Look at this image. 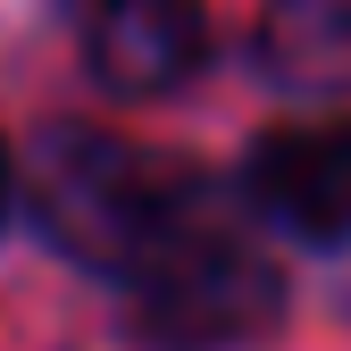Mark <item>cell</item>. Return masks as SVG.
<instances>
[{
    "label": "cell",
    "mask_w": 351,
    "mask_h": 351,
    "mask_svg": "<svg viewBox=\"0 0 351 351\" xmlns=\"http://www.w3.org/2000/svg\"><path fill=\"white\" fill-rule=\"evenodd\" d=\"M125 293H134V326L159 351H234L268 335L285 310V276L217 217H201L176 251H159Z\"/></svg>",
    "instance_id": "7a4b0ae2"
},
{
    "label": "cell",
    "mask_w": 351,
    "mask_h": 351,
    "mask_svg": "<svg viewBox=\"0 0 351 351\" xmlns=\"http://www.w3.org/2000/svg\"><path fill=\"white\" fill-rule=\"evenodd\" d=\"M9 193H17V167H9V143H0V217H9Z\"/></svg>",
    "instance_id": "8992f818"
},
{
    "label": "cell",
    "mask_w": 351,
    "mask_h": 351,
    "mask_svg": "<svg viewBox=\"0 0 351 351\" xmlns=\"http://www.w3.org/2000/svg\"><path fill=\"white\" fill-rule=\"evenodd\" d=\"M17 176H25V209L51 234V251L84 259L117 285H134L159 251H176L201 217H217L184 159L101 134V125H51Z\"/></svg>",
    "instance_id": "6da1fadb"
},
{
    "label": "cell",
    "mask_w": 351,
    "mask_h": 351,
    "mask_svg": "<svg viewBox=\"0 0 351 351\" xmlns=\"http://www.w3.org/2000/svg\"><path fill=\"white\" fill-rule=\"evenodd\" d=\"M259 75L293 101L351 93V0H268L259 9Z\"/></svg>",
    "instance_id": "5b68a950"
},
{
    "label": "cell",
    "mask_w": 351,
    "mask_h": 351,
    "mask_svg": "<svg viewBox=\"0 0 351 351\" xmlns=\"http://www.w3.org/2000/svg\"><path fill=\"white\" fill-rule=\"evenodd\" d=\"M84 59H93V75L109 93H125V101L176 93V84L209 59V17H201V0H93Z\"/></svg>",
    "instance_id": "277c9868"
},
{
    "label": "cell",
    "mask_w": 351,
    "mask_h": 351,
    "mask_svg": "<svg viewBox=\"0 0 351 351\" xmlns=\"http://www.w3.org/2000/svg\"><path fill=\"white\" fill-rule=\"evenodd\" d=\"M243 193L293 243H351V117L259 134L243 159Z\"/></svg>",
    "instance_id": "3957f363"
}]
</instances>
